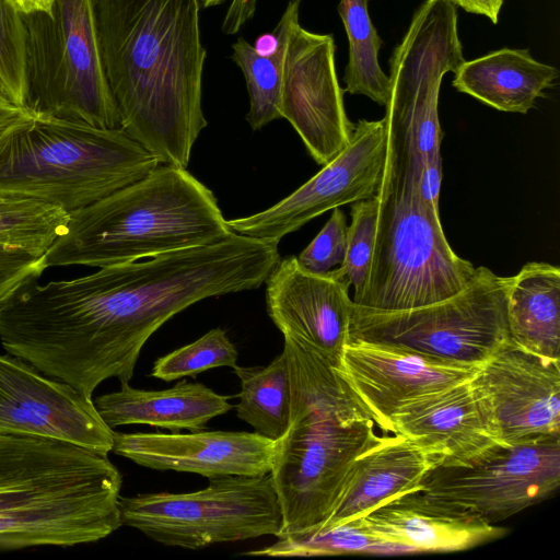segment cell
Listing matches in <instances>:
<instances>
[{
    "mask_svg": "<svg viewBox=\"0 0 560 560\" xmlns=\"http://www.w3.org/2000/svg\"><path fill=\"white\" fill-rule=\"evenodd\" d=\"M279 260L277 242L233 232L213 244L57 280L46 301L47 334L90 390L112 377L129 383L142 347L163 324L203 299L259 288Z\"/></svg>",
    "mask_w": 560,
    "mask_h": 560,
    "instance_id": "obj_1",
    "label": "cell"
},
{
    "mask_svg": "<svg viewBox=\"0 0 560 560\" xmlns=\"http://www.w3.org/2000/svg\"><path fill=\"white\" fill-rule=\"evenodd\" d=\"M202 0H95L103 69L119 128L161 164L187 168L207 126Z\"/></svg>",
    "mask_w": 560,
    "mask_h": 560,
    "instance_id": "obj_2",
    "label": "cell"
},
{
    "mask_svg": "<svg viewBox=\"0 0 560 560\" xmlns=\"http://www.w3.org/2000/svg\"><path fill=\"white\" fill-rule=\"evenodd\" d=\"M283 338L291 412L270 471L282 511L278 537L318 530L357 457L381 439L334 364L314 347Z\"/></svg>",
    "mask_w": 560,
    "mask_h": 560,
    "instance_id": "obj_3",
    "label": "cell"
},
{
    "mask_svg": "<svg viewBox=\"0 0 560 560\" xmlns=\"http://www.w3.org/2000/svg\"><path fill=\"white\" fill-rule=\"evenodd\" d=\"M121 485L107 454L0 433V551L104 539L122 525Z\"/></svg>",
    "mask_w": 560,
    "mask_h": 560,
    "instance_id": "obj_4",
    "label": "cell"
},
{
    "mask_svg": "<svg viewBox=\"0 0 560 560\" xmlns=\"http://www.w3.org/2000/svg\"><path fill=\"white\" fill-rule=\"evenodd\" d=\"M233 233L213 192L187 168L159 164L142 178L69 212L45 253L48 267H107L220 242Z\"/></svg>",
    "mask_w": 560,
    "mask_h": 560,
    "instance_id": "obj_5",
    "label": "cell"
},
{
    "mask_svg": "<svg viewBox=\"0 0 560 560\" xmlns=\"http://www.w3.org/2000/svg\"><path fill=\"white\" fill-rule=\"evenodd\" d=\"M159 164L120 128L34 116L0 136V194L39 199L71 212Z\"/></svg>",
    "mask_w": 560,
    "mask_h": 560,
    "instance_id": "obj_6",
    "label": "cell"
},
{
    "mask_svg": "<svg viewBox=\"0 0 560 560\" xmlns=\"http://www.w3.org/2000/svg\"><path fill=\"white\" fill-rule=\"evenodd\" d=\"M464 61L456 5L450 0H423L389 59L383 118L386 160L377 191L419 192L425 162L441 154L442 79Z\"/></svg>",
    "mask_w": 560,
    "mask_h": 560,
    "instance_id": "obj_7",
    "label": "cell"
},
{
    "mask_svg": "<svg viewBox=\"0 0 560 560\" xmlns=\"http://www.w3.org/2000/svg\"><path fill=\"white\" fill-rule=\"evenodd\" d=\"M25 107L35 116L119 128L105 78L95 0H55L49 12L21 14Z\"/></svg>",
    "mask_w": 560,
    "mask_h": 560,
    "instance_id": "obj_8",
    "label": "cell"
},
{
    "mask_svg": "<svg viewBox=\"0 0 560 560\" xmlns=\"http://www.w3.org/2000/svg\"><path fill=\"white\" fill-rule=\"evenodd\" d=\"M373 250L357 306L404 311L448 299L464 290L477 268L450 246L439 212L419 194L377 192Z\"/></svg>",
    "mask_w": 560,
    "mask_h": 560,
    "instance_id": "obj_9",
    "label": "cell"
},
{
    "mask_svg": "<svg viewBox=\"0 0 560 560\" xmlns=\"http://www.w3.org/2000/svg\"><path fill=\"white\" fill-rule=\"evenodd\" d=\"M122 525L165 546L198 550L215 544L278 537L282 511L270 474L222 476L201 490L120 497Z\"/></svg>",
    "mask_w": 560,
    "mask_h": 560,
    "instance_id": "obj_10",
    "label": "cell"
},
{
    "mask_svg": "<svg viewBox=\"0 0 560 560\" xmlns=\"http://www.w3.org/2000/svg\"><path fill=\"white\" fill-rule=\"evenodd\" d=\"M506 288L508 277L478 267L464 290L433 304L375 311L352 303L348 340L396 345L445 361L481 365L510 341Z\"/></svg>",
    "mask_w": 560,
    "mask_h": 560,
    "instance_id": "obj_11",
    "label": "cell"
},
{
    "mask_svg": "<svg viewBox=\"0 0 560 560\" xmlns=\"http://www.w3.org/2000/svg\"><path fill=\"white\" fill-rule=\"evenodd\" d=\"M560 485V435L520 439L466 464H440L419 491L495 524L551 497Z\"/></svg>",
    "mask_w": 560,
    "mask_h": 560,
    "instance_id": "obj_12",
    "label": "cell"
},
{
    "mask_svg": "<svg viewBox=\"0 0 560 560\" xmlns=\"http://www.w3.org/2000/svg\"><path fill=\"white\" fill-rule=\"evenodd\" d=\"M300 5L290 0L275 27L283 39L279 110L315 162L325 165L347 147L353 124L337 77L334 37L302 27Z\"/></svg>",
    "mask_w": 560,
    "mask_h": 560,
    "instance_id": "obj_13",
    "label": "cell"
},
{
    "mask_svg": "<svg viewBox=\"0 0 560 560\" xmlns=\"http://www.w3.org/2000/svg\"><path fill=\"white\" fill-rule=\"evenodd\" d=\"M385 160L384 119H361L347 147L305 184L272 207L228 224L235 233L279 243L328 210L376 196Z\"/></svg>",
    "mask_w": 560,
    "mask_h": 560,
    "instance_id": "obj_14",
    "label": "cell"
},
{
    "mask_svg": "<svg viewBox=\"0 0 560 560\" xmlns=\"http://www.w3.org/2000/svg\"><path fill=\"white\" fill-rule=\"evenodd\" d=\"M0 433L42 436L112 452L114 430L94 401L10 353L0 354Z\"/></svg>",
    "mask_w": 560,
    "mask_h": 560,
    "instance_id": "obj_15",
    "label": "cell"
},
{
    "mask_svg": "<svg viewBox=\"0 0 560 560\" xmlns=\"http://www.w3.org/2000/svg\"><path fill=\"white\" fill-rule=\"evenodd\" d=\"M479 366L355 339L346 342L335 370L374 423L388 434V418L401 402L470 380Z\"/></svg>",
    "mask_w": 560,
    "mask_h": 560,
    "instance_id": "obj_16",
    "label": "cell"
},
{
    "mask_svg": "<svg viewBox=\"0 0 560 560\" xmlns=\"http://www.w3.org/2000/svg\"><path fill=\"white\" fill-rule=\"evenodd\" d=\"M488 402L501 440L560 435V361L532 353L511 340L471 378Z\"/></svg>",
    "mask_w": 560,
    "mask_h": 560,
    "instance_id": "obj_17",
    "label": "cell"
},
{
    "mask_svg": "<svg viewBox=\"0 0 560 560\" xmlns=\"http://www.w3.org/2000/svg\"><path fill=\"white\" fill-rule=\"evenodd\" d=\"M276 441L255 432L122 433L114 431L115 454L155 470L222 476H262L272 469Z\"/></svg>",
    "mask_w": 560,
    "mask_h": 560,
    "instance_id": "obj_18",
    "label": "cell"
},
{
    "mask_svg": "<svg viewBox=\"0 0 560 560\" xmlns=\"http://www.w3.org/2000/svg\"><path fill=\"white\" fill-rule=\"evenodd\" d=\"M265 282L267 311L282 335L314 347L336 366L348 340L350 285L331 270H305L294 256L280 259Z\"/></svg>",
    "mask_w": 560,
    "mask_h": 560,
    "instance_id": "obj_19",
    "label": "cell"
},
{
    "mask_svg": "<svg viewBox=\"0 0 560 560\" xmlns=\"http://www.w3.org/2000/svg\"><path fill=\"white\" fill-rule=\"evenodd\" d=\"M471 378L405 400L388 418L389 433L442 454L446 465L466 464L508 445Z\"/></svg>",
    "mask_w": 560,
    "mask_h": 560,
    "instance_id": "obj_20",
    "label": "cell"
},
{
    "mask_svg": "<svg viewBox=\"0 0 560 560\" xmlns=\"http://www.w3.org/2000/svg\"><path fill=\"white\" fill-rule=\"evenodd\" d=\"M351 522L378 539L407 548L410 553L463 551L509 532L432 500L419 490L392 498Z\"/></svg>",
    "mask_w": 560,
    "mask_h": 560,
    "instance_id": "obj_21",
    "label": "cell"
},
{
    "mask_svg": "<svg viewBox=\"0 0 560 560\" xmlns=\"http://www.w3.org/2000/svg\"><path fill=\"white\" fill-rule=\"evenodd\" d=\"M443 462L444 456L435 451L399 434H384L357 457L331 514L318 530L354 521L392 498L420 490L427 474Z\"/></svg>",
    "mask_w": 560,
    "mask_h": 560,
    "instance_id": "obj_22",
    "label": "cell"
},
{
    "mask_svg": "<svg viewBox=\"0 0 560 560\" xmlns=\"http://www.w3.org/2000/svg\"><path fill=\"white\" fill-rule=\"evenodd\" d=\"M229 399L201 383L184 380L163 390H144L122 383L119 390L98 396L94 405L112 429L148 424L179 432L202 430L212 418L232 409Z\"/></svg>",
    "mask_w": 560,
    "mask_h": 560,
    "instance_id": "obj_23",
    "label": "cell"
},
{
    "mask_svg": "<svg viewBox=\"0 0 560 560\" xmlns=\"http://www.w3.org/2000/svg\"><path fill=\"white\" fill-rule=\"evenodd\" d=\"M557 75L555 67L537 61L527 49L502 48L465 60L452 84L498 110L526 114Z\"/></svg>",
    "mask_w": 560,
    "mask_h": 560,
    "instance_id": "obj_24",
    "label": "cell"
},
{
    "mask_svg": "<svg viewBox=\"0 0 560 560\" xmlns=\"http://www.w3.org/2000/svg\"><path fill=\"white\" fill-rule=\"evenodd\" d=\"M510 340L532 353L560 361V269L528 262L508 277Z\"/></svg>",
    "mask_w": 560,
    "mask_h": 560,
    "instance_id": "obj_25",
    "label": "cell"
},
{
    "mask_svg": "<svg viewBox=\"0 0 560 560\" xmlns=\"http://www.w3.org/2000/svg\"><path fill=\"white\" fill-rule=\"evenodd\" d=\"M233 371L241 383L235 406L237 418L264 438L281 439L288 430L291 412V382L284 352L268 365H236Z\"/></svg>",
    "mask_w": 560,
    "mask_h": 560,
    "instance_id": "obj_26",
    "label": "cell"
},
{
    "mask_svg": "<svg viewBox=\"0 0 560 560\" xmlns=\"http://www.w3.org/2000/svg\"><path fill=\"white\" fill-rule=\"evenodd\" d=\"M337 10L349 44L343 91L368 96L378 105L386 106L389 79L378 62L383 40L371 21L369 0H339Z\"/></svg>",
    "mask_w": 560,
    "mask_h": 560,
    "instance_id": "obj_27",
    "label": "cell"
},
{
    "mask_svg": "<svg viewBox=\"0 0 560 560\" xmlns=\"http://www.w3.org/2000/svg\"><path fill=\"white\" fill-rule=\"evenodd\" d=\"M69 212L46 201L0 194V244L45 254L62 234Z\"/></svg>",
    "mask_w": 560,
    "mask_h": 560,
    "instance_id": "obj_28",
    "label": "cell"
},
{
    "mask_svg": "<svg viewBox=\"0 0 560 560\" xmlns=\"http://www.w3.org/2000/svg\"><path fill=\"white\" fill-rule=\"evenodd\" d=\"M348 553L394 555L410 551L365 533L355 522H348L311 534L277 537L273 544L246 551L243 556L292 558Z\"/></svg>",
    "mask_w": 560,
    "mask_h": 560,
    "instance_id": "obj_29",
    "label": "cell"
},
{
    "mask_svg": "<svg viewBox=\"0 0 560 560\" xmlns=\"http://www.w3.org/2000/svg\"><path fill=\"white\" fill-rule=\"evenodd\" d=\"M272 32L278 44L268 55L259 54L243 37H238L232 45L231 58L242 70L246 81L249 97L246 120L253 130H259L270 121L281 118L279 106L283 39L278 31Z\"/></svg>",
    "mask_w": 560,
    "mask_h": 560,
    "instance_id": "obj_30",
    "label": "cell"
},
{
    "mask_svg": "<svg viewBox=\"0 0 560 560\" xmlns=\"http://www.w3.org/2000/svg\"><path fill=\"white\" fill-rule=\"evenodd\" d=\"M237 357L238 352L234 343L229 339L225 330L218 327L196 341L156 359L150 375L171 382L215 368L234 369L237 365Z\"/></svg>",
    "mask_w": 560,
    "mask_h": 560,
    "instance_id": "obj_31",
    "label": "cell"
},
{
    "mask_svg": "<svg viewBox=\"0 0 560 560\" xmlns=\"http://www.w3.org/2000/svg\"><path fill=\"white\" fill-rule=\"evenodd\" d=\"M378 199L376 196L352 203L343 262L331 272L353 285L354 293L364 282L374 245Z\"/></svg>",
    "mask_w": 560,
    "mask_h": 560,
    "instance_id": "obj_32",
    "label": "cell"
},
{
    "mask_svg": "<svg viewBox=\"0 0 560 560\" xmlns=\"http://www.w3.org/2000/svg\"><path fill=\"white\" fill-rule=\"evenodd\" d=\"M0 73L13 103L25 107L23 25L21 14L7 0H0Z\"/></svg>",
    "mask_w": 560,
    "mask_h": 560,
    "instance_id": "obj_33",
    "label": "cell"
},
{
    "mask_svg": "<svg viewBox=\"0 0 560 560\" xmlns=\"http://www.w3.org/2000/svg\"><path fill=\"white\" fill-rule=\"evenodd\" d=\"M347 221L339 208L332 213L315 238L296 257L307 271L326 273L343 262L347 248Z\"/></svg>",
    "mask_w": 560,
    "mask_h": 560,
    "instance_id": "obj_34",
    "label": "cell"
},
{
    "mask_svg": "<svg viewBox=\"0 0 560 560\" xmlns=\"http://www.w3.org/2000/svg\"><path fill=\"white\" fill-rule=\"evenodd\" d=\"M47 269L45 254L0 244V305Z\"/></svg>",
    "mask_w": 560,
    "mask_h": 560,
    "instance_id": "obj_35",
    "label": "cell"
},
{
    "mask_svg": "<svg viewBox=\"0 0 560 560\" xmlns=\"http://www.w3.org/2000/svg\"><path fill=\"white\" fill-rule=\"evenodd\" d=\"M226 0H202L203 8L219 5ZM258 0H231L221 25L225 35L236 34L255 14Z\"/></svg>",
    "mask_w": 560,
    "mask_h": 560,
    "instance_id": "obj_36",
    "label": "cell"
},
{
    "mask_svg": "<svg viewBox=\"0 0 560 560\" xmlns=\"http://www.w3.org/2000/svg\"><path fill=\"white\" fill-rule=\"evenodd\" d=\"M441 183L442 159L441 154H439L425 162L419 185V196L421 201L434 212H439Z\"/></svg>",
    "mask_w": 560,
    "mask_h": 560,
    "instance_id": "obj_37",
    "label": "cell"
},
{
    "mask_svg": "<svg viewBox=\"0 0 560 560\" xmlns=\"http://www.w3.org/2000/svg\"><path fill=\"white\" fill-rule=\"evenodd\" d=\"M35 115L25 107L0 97V136L30 120Z\"/></svg>",
    "mask_w": 560,
    "mask_h": 560,
    "instance_id": "obj_38",
    "label": "cell"
},
{
    "mask_svg": "<svg viewBox=\"0 0 560 560\" xmlns=\"http://www.w3.org/2000/svg\"><path fill=\"white\" fill-rule=\"evenodd\" d=\"M456 7L469 13L488 18L492 23H498L501 7L504 0H450Z\"/></svg>",
    "mask_w": 560,
    "mask_h": 560,
    "instance_id": "obj_39",
    "label": "cell"
},
{
    "mask_svg": "<svg viewBox=\"0 0 560 560\" xmlns=\"http://www.w3.org/2000/svg\"><path fill=\"white\" fill-rule=\"evenodd\" d=\"M20 14L49 12L55 0H7Z\"/></svg>",
    "mask_w": 560,
    "mask_h": 560,
    "instance_id": "obj_40",
    "label": "cell"
},
{
    "mask_svg": "<svg viewBox=\"0 0 560 560\" xmlns=\"http://www.w3.org/2000/svg\"><path fill=\"white\" fill-rule=\"evenodd\" d=\"M0 97H3L13 103L10 90H9L3 77L1 75V73H0Z\"/></svg>",
    "mask_w": 560,
    "mask_h": 560,
    "instance_id": "obj_41",
    "label": "cell"
}]
</instances>
